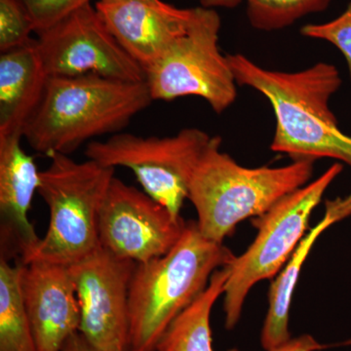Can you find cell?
Returning <instances> with one entry per match:
<instances>
[{"instance_id":"cell-1","label":"cell","mask_w":351,"mask_h":351,"mask_svg":"<svg viewBox=\"0 0 351 351\" xmlns=\"http://www.w3.org/2000/svg\"><path fill=\"white\" fill-rule=\"evenodd\" d=\"M240 86L253 88L269 100L276 115L272 152L293 161L332 158L351 167V136L339 129L330 99L341 88L332 64L320 62L302 71L263 68L243 54H226Z\"/></svg>"},{"instance_id":"cell-2","label":"cell","mask_w":351,"mask_h":351,"mask_svg":"<svg viewBox=\"0 0 351 351\" xmlns=\"http://www.w3.org/2000/svg\"><path fill=\"white\" fill-rule=\"evenodd\" d=\"M152 101L145 82L49 76L40 104L25 127L24 138L38 154L69 156L88 141L119 133Z\"/></svg>"},{"instance_id":"cell-3","label":"cell","mask_w":351,"mask_h":351,"mask_svg":"<svg viewBox=\"0 0 351 351\" xmlns=\"http://www.w3.org/2000/svg\"><path fill=\"white\" fill-rule=\"evenodd\" d=\"M234 257L225 245L203 237L196 221H189L168 253L136 263L129 288V351H156L171 322Z\"/></svg>"},{"instance_id":"cell-4","label":"cell","mask_w":351,"mask_h":351,"mask_svg":"<svg viewBox=\"0 0 351 351\" xmlns=\"http://www.w3.org/2000/svg\"><path fill=\"white\" fill-rule=\"evenodd\" d=\"M221 138L216 136L201 156L189 182L188 199L195 208L203 237L223 244L244 219L262 216L306 186L313 177L314 161L247 168L221 152Z\"/></svg>"},{"instance_id":"cell-5","label":"cell","mask_w":351,"mask_h":351,"mask_svg":"<svg viewBox=\"0 0 351 351\" xmlns=\"http://www.w3.org/2000/svg\"><path fill=\"white\" fill-rule=\"evenodd\" d=\"M40 171L38 195L49 209L47 232L23 263L44 261L71 265L100 247L98 218L115 168L53 154Z\"/></svg>"},{"instance_id":"cell-6","label":"cell","mask_w":351,"mask_h":351,"mask_svg":"<svg viewBox=\"0 0 351 351\" xmlns=\"http://www.w3.org/2000/svg\"><path fill=\"white\" fill-rule=\"evenodd\" d=\"M343 169V164H332L317 179L252 219L257 237L242 255L228 263L230 276L223 295L226 330L237 326L251 289L260 281L274 278L285 267L306 235L313 210Z\"/></svg>"},{"instance_id":"cell-7","label":"cell","mask_w":351,"mask_h":351,"mask_svg":"<svg viewBox=\"0 0 351 351\" xmlns=\"http://www.w3.org/2000/svg\"><path fill=\"white\" fill-rule=\"evenodd\" d=\"M221 18L215 9L195 7L188 31L145 69V82L154 101L199 97L215 112L234 103L237 82L226 55L219 47Z\"/></svg>"},{"instance_id":"cell-8","label":"cell","mask_w":351,"mask_h":351,"mask_svg":"<svg viewBox=\"0 0 351 351\" xmlns=\"http://www.w3.org/2000/svg\"><path fill=\"white\" fill-rule=\"evenodd\" d=\"M214 137L197 128H186L171 137L113 134L87 145L88 159L106 167H125L145 193L180 217L198 161Z\"/></svg>"},{"instance_id":"cell-9","label":"cell","mask_w":351,"mask_h":351,"mask_svg":"<svg viewBox=\"0 0 351 351\" xmlns=\"http://www.w3.org/2000/svg\"><path fill=\"white\" fill-rule=\"evenodd\" d=\"M38 36L36 46L48 76L99 75L145 82L144 69L122 48L91 3Z\"/></svg>"},{"instance_id":"cell-10","label":"cell","mask_w":351,"mask_h":351,"mask_svg":"<svg viewBox=\"0 0 351 351\" xmlns=\"http://www.w3.org/2000/svg\"><path fill=\"white\" fill-rule=\"evenodd\" d=\"M186 225L181 216L114 176L99 212V243L117 257L149 262L168 253Z\"/></svg>"},{"instance_id":"cell-11","label":"cell","mask_w":351,"mask_h":351,"mask_svg":"<svg viewBox=\"0 0 351 351\" xmlns=\"http://www.w3.org/2000/svg\"><path fill=\"white\" fill-rule=\"evenodd\" d=\"M82 311L80 332L105 351H129V288L136 263L99 247L69 265Z\"/></svg>"},{"instance_id":"cell-12","label":"cell","mask_w":351,"mask_h":351,"mask_svg":"<svg viewBox=\"0 0 351 351\" xmlns=\"http://www.w3.org/2000/svg\"><path fill=\"white\" fill-rule=\"evenodd\" d=\"M21 289L38 351H61L80 332L82 311L69 265L22 263Z\"/></svg>"},{"instance_id":"cell-13","label":"cell","mask_w":351,"mask_h":351,"mask_svg":"<svg viewBox=\"0 0 351 351\" xmlns=\"http://www.w3.org/2000/svg\"><path fill=\"white\" fill-rule=\"evenodd\" d=\"M97 11L112 36L144 71L186 31L193 8L162 0H98Z\"/></svg>"},{"instance_id":"cell-14","label":"cell","mask_w":351,"mask_h":351,"mask_svg":"<svg viewBox=\"0 0 351 351\" xmlns=\"http://www.w3.org/2000/svg\"><path fill=\"white\" fill-rule=\"evenodd\" d=\"M22 138L0 137V258L21 263L41 239L29 218L32 198L38 193L40 171L34 157L23 149Z\"/></svg>"},{"instance_id":"cell-15","label":"cell","mask_w":351,"mask_h":351,"mask_svg":"<svg viewBox=\"0 0 351 351\" xmlns=\"http://www.w3.org/2000/svg\"><path fill=\"white\" fill-rule=\"evenodd\" d=\"M36 39L0 54V137L22 136L48 80Z\"/></svg>"},{"instance_id":"cell-16","label":"cell","mask_w":351,"mask_h":351,"mask_svg":"<svg viewBox=\"0 0 351 351\" xmlns=\"http://www.w3.org/2000/svg\"><path fill=\"white\" fill-rule=\"evenodd\" d=\"M350 216L351 193L345 197L326 200L324 216L304 235L285 267L271 283L269 293V311L261 335L263 350L269 351L291 339L289 330L290 306L302 265L318 237L330 226Z\"/></svg>"},{"instance_id":"cell-17","label":"cell","mask_w":351,"mask_h":351,"mask_svg":"<svg viewBox=\"0 0 351 351\" xmlns=\"http://www.w3.org/2000/svg\"><path fill=\"white\" fill-rule=\"evenodd\" d=\"M228 276V265L215 272L206 290L171 322L156 351H213L210 318L214 304L225 292Z\"/></svg>"},{"instance_id":"cell-18","label":"cell","mask_w":351,"mask_h":351,"mask_svg":"<svg viewBox=\"0 0 351 351\" xmlns=\"http://www.w3.org/2000/svg\"><path fill=\"white\" fill-rule=\"evenodd\" d=\"M22 263L0 258V351H38L21 289Z\"/></svg>"},{"instance_id":"cell-19","label":"cell","mask_w":351,"mask_h":351,"mask_svg":"<svg viewBox=\"0 0 351 351\" xmlns=\"http://www.w3.org/2000/svg\"><path fill=\"white\" fill-rule=\"evenodd\" d=\"M246 15L254 29L276 32L297 21L326 10L332 0H244Z\"/></svg>"},{"instance_id":"cell-20","label":"cell","mask_w":351,"mask_h":351,"mask_svg":"<svg viewBox=\"0 0 351 351\" xmlns=\"http://www.w3.org/2000/svg\"><path fill=\"white\" fill-rule=\"evenodd\" d=\"M34 32L22 0H0V53L21 47Z\"/></svg>"},{"instance_id":"cell-21","label":"cell","mask_w":351,"mask_h":351,"mask_svg":"<svg viewBox=\"0 0 351 351\" xmlns=\"http://www.w3.org/2000/svg\"><path fill=\"white\" fill-rule=\"evenodd\" d=\"M302 36L332 44L345 57L351 77V0L339 17L322 24H308L301 29Z\"/></svg>"},{"instance_id":"cell-22","label":"cell","mask_w":351,"mask_h":351,"mask_svg":"<svg viewBox=\"0 0 351 351\" xmlns=\"http://www.w3.org/2000/svg\"><path fill=\"white\" fill-rule=\"evenodd\" d=\"M34 32L46 31L63 21L91 0H22Z\"/></svg>"},{"instance_id":"cell-23","label":"cell","mask_w":351,"mask_h":351,"mask_svg":"<svg viewBox=\"0 0 351 351\" xmlns=\"http://www.w3.org/2000/svg\"><path fill=\"white\" fill-rule=\"evenodd\" d=\"M326 348V346L318 343L311 335H302L297 338H291L282 345L276 346L269 351H318ZM228 351L239 350H230Z\"/></svg>"},{"instance_id":"cell-24","label":"cell","mask_w":351,"mask_h":351,"mask_svg":"<svg viewBox=\"0 0 351 351\" xmlns=\"http://www.w3.org/2000/svg\"><path fill=\"white\" fill-rule=\"evenodd\" d=\"M61 351H105L91 345L82 332H77L69 339Z\"/></svg>"},{"instance_id":"cell-25","label":"cell","mask_w":351,"mask_h":351,"mask_svg":"<svg viewBox=\"0 0 351 351\" xmlns=\"http://www.w3.org/2000/svg\"><path fill=\"white\" fill-rule=\"evenodd\" d=\"M244 0H200V6L205 8H235L241 4Z\"/></svg>"}]
</instances>
